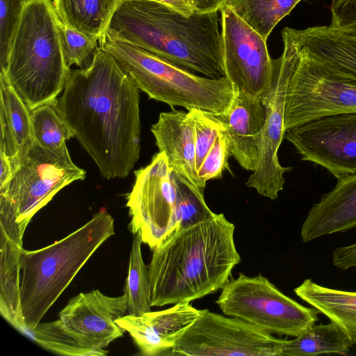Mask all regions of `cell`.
Masks as SVG:
<instances>
[{"instance_id": "cell-1", "label": "cell", "mask_w": 356, "mask_h": 356, "mask_svg": "<svg viewBox=\"0 0 356 356\" xmlns=\"http://www.w3.org/2000/svg\"><path fill=\"white\" fill-rule=\"evenodd\" d=\"M139 90L100 47L89 68L70 69L58 99L74 137L107 179L126 177L139 159Z\"/></svg>"}, {"instance_id": "cell-2", "label": "cell", "mask_w": 356, "mask_h": 356, "mask_svg": "<svg viewBox=\"0 0 356 356\" xmlns=\"http://www.w3.org/2000/svg\"><path fill=\"white\" fill-rule=\"evenodd\" d=\"M235 225L223 213L175 232L147 265L152 307L191 302L217 292L241 261Z\"/></svg>"}, {"instance_id": "cell-3", "label": "cell", "mask_w": 356, "mask_h": 356, "mask_svg": "<svg viewBox=\"0 0 356 356\" xmlns=\"http://www.w3.org/2000/svg\"><path fill=\"white\" fill-rule=\"evenodd\" d=\"M104 38L134 44L204 76H225L218 12L186 16L157 0H120Z\"/></svg>"}, {"instance_id": "cell-4", "label": "cell", "mask_w": 356, "mask_h": 356, "mask_svg": "<svg viewBox=\"0 0 356 356\" xmlns=\"http://www.w3.org/2000/svg\"><path fill=\"white\" fill-rule=\"evenodd\" d=\"M52 0L25 3L0 78L30 110L57 99L70 68L62 52Z\"/></svg>"}, {"instance_id": "cell-5", "label": "cell", "mask_w": 356, "mask_h": 356, "mask_svg": "<svg viewBox=\"0 0 356 356\" xmlns=\"http://www.w3.org/2000/svg\"><path fill=\"white\" fill-rule=\"evenodd\" d=\"M114 220L106 211L44 248L20 254V300L27 336L69 286L76 275L108 238Z\"/></svg>"}, {"instance_id": "cell-6", "label": "cell", "mask_w": 356, "mask_h": 356, "mask_svg": "<svg viewBox=\"0 0 356 356\" xmlns=\"http://www.w3.org/2000/svg\"><path fill=\"white\" fill-rule=\"evenodd\" d=\"M149 98L172 108L225 112L234 97L225 76L211 79L195 74L134 44L104 38L99 43Z\"/></svg>"}, {"instance_id": "cell-7", "label": "cell", "mask_w": 356, "mask_h": 356, "mask_svg": "<svg viewBox=\"0 0 356 356\" xmlns=\"http://www.w3.org/2000/svg\"><path fill=\"white\" fill-rule=\"evenodd\" d=\"M282 41L294 58L284 111V131L324 115L356 112V78L302 51L289 31Z\"/></svg>"}, {"instance_id": "cell-8", "label": "cell", "mask_w": 356, "mask_h": 356, "mask_svg": "<svg viewBox=\"0 0 356 356\" xmlns=\"http://www.w3.org/2000/svg\"><path fill=\"white\" fill-rule=\"evenodd\" d=\"M216 303L227 316L240 318L269 334L297 337L318 321V311L283 293L261 274L240 273L221 289Z\"/></svg>"}, {"instance_id": "cell-9", "label": "cell", "mask_w": 356, "mask_h": 356, "mask_svg": "<svg viewBox=\"0 0 356 356\" xmlns=\"http://www.w3.org/2000/svg\"><path fill=\"white\" fill-rule=\"evenodd\" d=\"M134 174L135 182L127 201L129 227L153 250L181 229V197L176 174L162 152Z\"/></svg>"}, {"instance_id": "cell-10", "label": "cell", "mask_w": 356, "mask_h": 356, "mask_svg": "<svg viewBox=\"0 0 356 356\" xmlns=\"http://www.w3.org/2000/svg\"><path fill=\"white\" fill-rule=\"evenodd\" d=\"M70 154L60 156L34 144L10 181L0 189V211L15 216L24 232L33 216L63 188L86 178Z\"/></svg>"}, {"instance_id": "cell-11", "label": "cell", "mask_w": 356, "mask_h": 356, "mask_svg": "<svg viewBox=\"0 0 356 356\" xmlns=\"http://www.w3.org/2000/svg\"><path fill=\"white\" fill-rule=\"evenodd\" d=\"M285 341L240 318L202 309L171 351L186 356H280Z\"/></svg>"}, {"instance_id": "cell-12", "label": "cell", "mask_w": 356, "mask_h": 356, "mask_svg": "<svg viewBox=\"0 0 356 356\" xmlns=\"http://www.w3.org/2000/svg\"><path fill=\"white\" fill-rule=\"evenodd\" d=\"M282 55L273 59V74L268 89L261 99L266 109L259 160L256 170L249 177L246 185L270 200H275L283 190L284 175L291 167L281 165L278 149L284 138V111L288 86L293 68L294 58L289 44L282 41Z\"/></svg>"}, {"instance_id": "cell-13", "label": "cell", "mask_w": 356, "mask_h": 356, "mask_svg": "<svg viewBox=\"0 0 356 356\" xmlns=\"http://www.w3.org/2000/svg\"><path fill=\"white\" fill-rule=\"evenodd\" d=\"M301 160L337 179L356 173V112L319 117L285 131Z\"/></svg>"}, {"instance_id": "cell-14", "label": "cell", "mask_w": 356, "mask_h": 356, "mask_svg": "<svg viewBox=\"0 0 356 356\" xmlns=\"http://www.w3.org/2000/svg\"><path fill=\"white\" fill-rule=\"evenodd\" d=\"M220 11L225 76L234 92L261 97L273 74V59L266 40L228 6Z\"/></svg>"}, {"instance_id": "cell-15", "label": "cell", "mask_w": 356, "mask_h": 356, "mask_svg": "<svg viewBox=\"0 0 356 356\" xmlns=\"http://www.w3.org/2000/svg\"><path fill=\"white\" fill-rule=\"evenodd\" d=\"M126 314L124 293L111 297L96 289L71 298L59 312L58 321L80 346L97 355H106L105 348L125 332L116 321Z\"/></svg>"}, {"instance_id": "cell-16", "label": "cell", "mask_w": 356, "mask_h": 356, "mask_svg": "<svg viewBox=\"0 0 356 356\" xmlns=\"http://www.w3.org/2000/svg\"><path fill=\"white\" fill-rule=\"evenodd\" d=\"M201 313L191 302H181L140 316L126 314L116 322L129 333L143 355L155 356L171 350Z\"/></svg>"}, {"instance_id": "cell-17", "label": "cell", "mask_w": 356, "mask_h": 356, "mask_svg": "<svg viewBox=\"0 0 356 356\" xmlns=\"http://www.w3.org/2000/svg\"><path fill=\"white\" fill-rule=\"evenodd\" d=\"M229 108L212 116L224 127L232 156L246 170L257 166L266 109L261 97L234 92Z\"/></svg>"}, {"instance_id": "cell-18", "label": "cell", "mask_w": 356, "mask_h": 356, "mask_svg": "<svg viewBox=\"0 0 356 356\" xmlns=\"http://www.w3.org/2000/svg\"><path fill=\"white\" fill-rule=\"evenodd\" d=\"M156 145L163 152L172 170L196 188L204 191L196 168L194 124L188 112L175 110L161 113L152 125Z\"/></svg>"}, {"instance_id": "cell-19", "label": "cell", "mask_w": 356, "mask_h": 356, "mask_svg": "<svg viewBox=\"0 0 356 356\" xmlns=\"http://www.w3.org/2000/svg\"><path fill=\"white\" fill-rule=\"evenodd\" d=\"M356 227V173L337 179L332 190L314 204L301 226L300 236L307 243L323 236Z\"/></svg>"}, {"instance_id": "cell-20", "label": "cell", "mask_w": 356, "mask_h": 356, "mask_svg": "<svg viewBox=\"0 0 356 356\" xmlns=\"http://www.w3.org/2000/svg\"><path fill=\"white\" fill-rule=\"evenodd\" d=\"M23 237L16 222L0 221V312L13 327L27 334L20 300V254Z\"/></svg>"}, {"instance_id": "cell-21", "label": "cell", "mask_w": 356, "mask_h": 356, "mask_svg": "<svg viewBox=\"0 0 356 356\" xmlns=\"http://www.w3.org/2000/svg\"><path fill=\"white\" fill-rule=\"evenodd\" d=\"M0 124V152L8 158L15 174L35 144L31 114L19 95L1 78Z\"/></svg>"}, {"instance_id": "cell-22", "label": "cell", "mask_w": 356, "mask_h": 356, "mask_svg": "<svg viewBox=\"0 0 356 356\" xmlns=\"http://www.w3.org/2000/svg\"><path fill=\"white\" fill-rule=\"evenodd\" d=\"M288 29L300 49L307 56L356 78V37L329 25Z\"/></svg>"}, {"instance_id": "cell-23", "label": "cell", "mask_w": 356, "mask_h": 356, "mask_svg": "<svg viewBox=\"0 0 356 356\" xmlns=\"http://www.w3.org/2000/svg\"><path fill=\"white\" fill-rule=\"evenodd\" d=\"M296 295L338 325L353 344L356 343V292L332 289L305 279Z\"/></svg>"}, {"instance_id": "cell-24", "label": "cell", "mask_w": 356, "mask_h": 356, "mask_svg": "<svg viewBox=\"0 0 356 356\" xmlns=\"http://www.w3.org/2000/svg\"><path fill=\"white\" fill-rule=\"evenodd\" d=\"M120 0H52L56 15L65 25L99 42L104 39Z\"/></svg>"}, {"instance_id": "cell-25", "label": "cell", "mask_w": 356, "mask_h": 356, "mask_svg": "<svg viewBox=\"0 0 356 356\" xmlns=\"http://www.w3.org/2000/svg\"><path fill=\"white\" fill-rule=\"evenodd\" d=\"M353 344L335 323L313 325L292 340L285 341L280 356H314L321 354H345Z\"/></svg>"}, {"instance_id": "cell-26", "label": "cell", "mask_w": 356, "mask_h": 356, "mask_svg": "<svg viewBox=\"0 0 356 356\" xmlns=\"http://www.w3.org/2000/svg\"><path fill=\"white\" fill-rule=\"evenodd\" d=\"M302 0H228L226 5L264 40Z\"/></svg>"}, {"instance_id": "cell-27", "label": "cell", "mask_w": 356, "mask_h": 356, "mask_svg": "<svg viewBox=\"0 0 356 356\" xmlns=\"http://www.w3.org/2000/svg\"><path fill=\"white\" fill-rule=\"evenodd\" d=\"M58 99L31 110L35 144L60 156L69 155L66 142L74 133L60 114Z\"/></svg>"}, {"instance_id": "cell-28", "label": "cell", "mask_w": 356, "mask_h": 356, "mask_svg": "<svg viewBox=\"0 0 356 356\" xmlns=\"http://www.w3.org/2000/svg\"><path fill=\"white\" fill-rule=\"evenodd\" d=\"M124 293L127 298V314L140 316L151 311L149 268L141 253L142 238L134 234Z\"/></svg>"}, {"instance_id": "cell-29", "label": "cell", "mask_w": 356, "mask_h": 356, "mask_svg": "<svg viewBox=\"0 0 356 356\" xmlns=\"http://www.w3.org/2000/svg\"><path fill=\"white\" fill-rule=\"evenodd\" d=\"M58 31L63 55L67 65L88 69L93 63L100 48L99 42L76 29L58 22Z\"/></svg>"}, {"instance_id": "cell-30", "label": "cell", "mask_w": 356, "mask_h": 356, "mask_svg": "<svg viewBox=\"0 0 356 356\" xmlns=\"http://www.w3.org/2000/svg\"><path fill=\"white\" fill-rule=\"evenodd\" d=\"M28 336L40 346L55 353L71 356H97L80 346L61 326L58 319L39 323Z\"/></svg>"}, {"instance_id": "cell-31", "label": "cell", "mask_w": 356, "mask_h": 356, "mask_svg": "<svg viewBox=\"0 0 356 356\" xmlns=\"http://www.w3.org/2000/svg\"><path fill=\"white\" fill-rule=\"evenodd\" d=\"M194 124L197 170L216 142L222 125L208 112L199 108L188 111Z\"/></svg>"}, {"instance_id": "cell-32", "label": "cell", "mask_w": 356, "mask_h": 356, "mask_svg": "<svg viewBox=\"0 0 356 356\" xmlns=\"http://www.w3.org/2000/svg\"><path fill=\"white\" fill-rule=\"evenodd\" d=\"M230 156L232 154L229 140L222 127L216 142L197 170L199 179L204 186H206L208 180L220 178L225 170H229L228 159Z\"/></svg>"}, {"instance_id": "cell-33", "label": "cell", "mask_w": 356, "mask_h": 356, "mask_svg": "<svg viewBox=\"0 0 356 356\" xmlns=\"http://www.w3.org/2000/svg\"><path fill=\"white\" fill-rule=\"evenodd\" d=\"M25 2L0 0V67L6 65L11 42L19 24Z\"/></svg>"}, {"instance_id": "cell-34", "label": "cell", "mask_w": 356, "mask_h": 356, "mask_svg": "<svg viewBox=\"0 0 356 356\" xmlns=\"http://www.w3.org/2000/svg\"><path fill=\"white\" fill-rule=\"evenodd\" d=\"M330 26L356 37V0H332Z\"/></svg>"}, {"instance_id": "cell-35", "label": "cell", "mask_w": 356, "mask_h": 356, "mask_svg": "<svg viewBox=\"0 0 356 356\" xmlns=\"http://www.w3.org/2000/svg\"><path fill=\"white\" fill-rule=\"evenodd\" d=\"M332 261L341 270L356 267V243L336 248L332 252Z\"/></svg>"}, {"instance_id": "cell-36", "label": "cell", "mask_w": 356, "mask_h": 356, "mask_svg": "<svg viewBox=\"0 0 356 356\" xmlns=\"http://www.w3.org/2000/svg\"><path fill=\"white\" fill-rule=\"evenodd\" d=\"M228 0H192L194 13H207L218 12L226 5Z\"/></svg>"}, {"instance_id": "cell-37", "label": "cell", "mask_w": 356, "mask_h": 356, "mask_svg": "<svg viewBox=\"0 0 356 356\" xmlns=\"http://www.w3.org/2000/svg\"><path fill=\"white\" fill-rule=\"evenodd\" d=\"M0 189L5 187L7 184L10 181L13 176L14 175V172L12 168V165L10 163L8 158L0 152Z\"/></svg>"}, {"instance_id": "cell-38", "label": "cell", "mask_w": 356, "mask_h": 356, "mask_svg": "<svg viewBox=\"0 0 356 356\" xmlns=\"http://www.w3.org/2000/svg\"><path fill=\"white\" fill-rule=\"evenodd\" d=\"M173 8L182 14L190 16L193 12L192 0H157Z\"/></svg>"}, {"instance_id": "cell-39", "label": "cell", "mask_w": 356, "mask_h": 356, "mask_svg": "<svg viewBox=\"0 0 356 356\" xmlns=\"http://www.w3.org/2000/svg\"><path fill=\"white\" fill-rule=\"evenodd\" d=\"M25 3L30 1V0H23Z\"/></svg>"}]
</instances>
